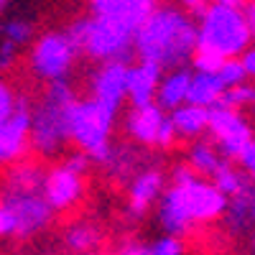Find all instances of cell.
I'll return each mask as SVG.
<instances>
[{"label":"cell","mask_w":255,"mask_h":255,"mask_svg":"<svg viewBox=\"0 0 255 255\" xmlns=\"http://www.w3.org/2000/svg\"><path fill=\"white\" fill-rule=\"evenodd\" d=\"M8 166L10 168L0 184L3 238H33L44 232L56 217L44 194L46 168L31 161H15Z\"/></svg>","instance_id":"6da1fadb"},{"label":"cell","mask_w":255,"mask_h":255,"mask_svg":"<svg viewBox=\"0 0 255 255\" xmlns=\"http://www.w3.org/2000/svg\"><path fill=\"white\" fill-rule=\"evenodd\" d=\"M227 207V197L212 184L209 179L199 176L189 163L174 168V179L158 197L156 220L166 235L184 238L191 225L209 222L222 217Z\"/></svg>","instance_id":"7a4b0ae2"},{"label":"cell","mask_w":255,"mask_h":255,"mask_svg":"<svg viewBox=\"0 0 255 255\" xmlns=\"http://www.w3.org/2000/svg\"><path fill=\"white\" fill-rule=\"evenodd\" d=\"M194 54L197 20L179 8H153L135 33V56L156 64L161 72L189 67Z\"/></svg>","instance_id":"3957f363"},{"label":"cell","mask_w":255,"mask_h":255,"mask_svg":"<svg viewBox=\"0 0 255 255\" xmlns=\"http://www.w3.org/2000/svg\"><path fill=\"white\" fill-rule=\"evenodd\" d=\"M253 41L248 15L238 5L212 3L199 10L194 69H215L225 59H238Z\"/></svg>","instance_id":"277c9868"},{"label":"cell","mask_w":255,"mask_h":255,"mask_svg":"<svg viewBox=\"0 0 255 255\" xmlns=\"http://www.w3.org/2000/svg\"><path fill=\"white\" fill-rule=\"evenodd\" d=\"M77 95L69 79L49 82L44 95L31 105L28 145L41 158H54L72 143V108Z\"/></svg>","instance_id":"5b68a950"},{"label":"cell","mask_w":255,"mask_h":255,"mask_svg":"<svg viewBox=\"0 0 255 255\" xmlns=\"http://www.w3.org/2000/svg\"><path fill=\"white\" fill-rule=\"evenodd\" d=\"M72 41L82 54H87L95 61H125L130 64L135 54V33L128 31L108 18L100 15H84L77 18L67 28Z\"/></svg>","instance_id":"8992f818"},{"label":"cell","mask_w":255,"mask_h":255,"mask_svg":"<svg viewBox=\"0 0 255 255\" xmlns=\"http://www.w3.org/2000/svg\"><path fill=\"white\" fill-rule=\"evenodd\" d=\"M115 110L105 108L102 102L92 97L77 100L72 108V143L97 163L113 143L110 135L115 128Z\"/></svg>","instance_id":"52a82bcc"},{"label":"cell","mask_w":255,"mask_h":255,"mask_svg":"<svg viewBox=\"0 0 255 255\" xmlns=\"http://www.w3.org/2000/svg\"><path fill=\"white\" fill-rule=\"evenodd\" d=\"M79 49L67 31H49L33 41L28 51V69L38 82L69 79Z\"/></svg>","instance_id":"ba28073f"},{"label":"cell","mask_w":255,"mask_h":255,"mask_svg":"<svg viewBox=\"0 0 255 255\" xmlns=\"http://www.w3.org/2000/svg\"><path fill=\"white\" fill-rule=\"evenodd\" d=\"M207 133L212 135V143L217 145V151L227 161H238L240 151L253 138V128H250L248 118L240 110L217 102L215 108H209V128H207Z\"/></svg>","instance_id":"9c48e42d"},{"label":"cell","mask_w":255,"mask_h":255,"mask_svg":"<svg viewBox=\"0 0 255 255\" xmlns=\"http://www.w3.org/2000/svg\"><path fill=\"white\" fill-rule=\"evenodd\" d=\"M125 130L135 143L148 148H168L176 138L171 118L156 102L143 105V108H130L125 118Z\"/></svg>","instance_id":"30bf717a"},{"label":"cell","mask_w":255,"mask_h":255,"mask_svg":"<svg viewBox=\"0 0 255 255\" xmlns=\"http://www.w3.org/2000/svg\"><path fill=\"white\" fill-rule=\"evenodd\" d=\"M31 105L33 100L28 95H18L15 110L0 125V166L23 158L28 148V133H31Z\"/></svg>","instance_id":"8fae6325"},{"label":"cell","mask_w":255,"mask_h":255,"mask_svg":"<svg viewBox=\"0 0 255 255\" xmlns=\"http://www.w3.org/2000/svg\"><path fill=\"white\" fill-rule=\"evenodd\" d=\"M166 189V174L161 166H143L133 174L130 184H128V212L133 220H140L148 215L158 197Z\"/></svg>","instance_id":"7c38bea8"},{"label":"cell","mask_w":255,"mask_h":255,"mask_svg":"<svg viewBox=\"0 0 255 255\" xmlns=\"http://www.w3.org/2000/svg\"><path fill=\"white\" fill-rule=\"evenodd\" d=\"M125 61H102V67L95 69V74L90 77V97L102 102L105 108L120 113L125 102Z\"/></svg>","instance_id":"4fadbf2b"},{"label":"cell","mask_w":255,"mask_h":255,"mask_svg":"<svg viewBox=\"0 0 255 255\" xmlns=\"http://www.w3.org/2000/svg\"><path fill=\"white\" fill-rule=\"evenodd\" d=\"M156 8V0H90V13L138 33L143 20Z\"/></svg>","instance_id":"5bb4252c"},{"label":"cell","mask_w":255,"mask_h":255,"mask_svg":"<svg viewBox=\"0 0 255 255\" xmlns=\"http://www.w3.org/2000/svg\"><path fill=\"white\" fill-rule=\"evenodd\" d=\"M44 194L54 212H64L82 197V174L72 171L67 163H59L46 171L44 179Z\"/></svg>","instance_id":"9a60e30c"},{"label":"cell","mask_w":255,"mask_h":255,"mask_svg":"<svg viewBox=\"0 0 255 255\" xmlns=\"http://www.w3.org/2000/svg\"><path fill=\"white\" fill-rule=\"evenodd\" d=\"M222 225L227 235H248L255 232V181H245L240 191L227 197V207L222 212Z\"/></svg>","instance_id":"2e32d148"},{"label":"cell","mask_w":255,"mask_h":255,"mask_svg":"<svg viewBox=\"0 0 255 255\" xmlns=\"http://www.w3.org/2000/svg\"><path fill=\"white\" fill-rule=\"evenodd\" d=\"M161 82V69L151 61H138L128 64L125 74V100L130 102V108H143L156 100V90Z\"/></svg>","instance_id":"e0dca14e"},{"label":"cell","mask_w":255,"mask_h":255,"mask_svg":"<svg viewBox=\"0 0 255 255\" xmlns=\"http://www.w3.org/2000/svg\"><path fill=\"white\" fill-rule=\"evenodd\" d=\"M225 92H227V87H225L217 67L215 69H194L191 72V84H189L186 102L209 110V108H215V105L222 100Z\"/></svg>","instance_id":"ac0fdd59"},{"label":"cell","mask_w":255,"mask_h":255,"mask_svg":"<svg viewBox=\"0 0 255 255\" xmlns=\"http://www.w3.org/2000/svg\"><path fill=\"white\" fill-rule=\"evenodd\" d=\"M191 67H176V69H168L166 74H161L158 82V90H156V105L163 108L166 113L176 110L179 105L186 102L189 95V84H191Z\"/></svg>","instance_id":"d6986e66"},{"label":"cell","mask_w":255,"mask_h":255,"mask_svg":"<svg viewBox=\"0 0 255 255\" xmlns=\"http://www.w3.org/2000/svg\"><path fill=\"white\" fill-rule=\"evenodd\" d=\"M168 118H171V125H174V135L184 138V140L202 138L209 128V110L197 108V105H189V102L179 105L176 110H171Z\"/></svg>","instance_id":"ffe728a7"},{"label":"cell","mask_w":255,"mask_h":255,"mask_svg":"<svg viewBox=\"0 0 255 255\" xmlns=\"http://www.w3.org/2000/svg\"><path fill=\"white\" fill-rule=\"evenodd\" d=\"M186 163L194 168V171L204 179H212L220 168L227 163V158L217 151V145L212 140H189V148H186Z\"/></svg>","instance_id":"44dd1931"},{"label":"cell","mask_w":255,"mask_h":255,"mask_svg":"<svg viewBox=\"0 0 255 255\" xmlns=\"http://www.w3.org/2000/svg\"><path fill=\"white\" fill-rule=\"evenodd\" d=\"M97 163L102 168H108L110 174L120 176V179L130 176L138 168H143V158L138 156V151H133V148L125 145V143H110V148L102 153V158Z\"/></svg>","instance_id":"7402d4cb"},{"label":"cell","mask_w":255,"mask_h":255,"mask_svg":"<svg viewBox=\"0 0 255 255\" xmlns=\"http://www.w3.org/2000/svg\"><path fill=\"white\" fill-rule=\"evenodd\" d=\"M102 235L92 222H74L64 230V248L72 250L74 255H90L100 245Z\"/></svg>","instance_id":"603a6c76"},{"label":"cell","mask_w":255,"mask_h":255,"mask_svg":"<svg viewBox=\"0 0 255 255\" xmlns=\"http://www.w3.org/2000/svg\"><path fill=\"white\" fill-rule=\"evenodd\" d=\"M220 102L227 105V108L240 110V113H250V115H255V84H248V82L238 84V87L227 90V92L222 95Z\"/></svg>","instance_id":"cb8c5ba5"},{"label":"cell","mask_w":255,"mask_h":255,"mask_svg":"<svg viewBox=\"0 0 255 255\" xmlns=\"http://www.w3.org/2000/svg\"><path fill=\"white\" fill-rule=\"evenodd\" d=\"M209 181L215 184V186L222 191L225 197H232L235 191H240V189L245 186L248 176L240 171V168H235V166H232V161H227V163H225V166H222L220 171H217L215 176H212Z\"/></svg>","instance_id":"d4e9b609"},{"label":"cell","mask_w":255,"mask_h":255,"mask_svg":"<svg viewBox=\"0 0 255 255\" xmlns=\"http://www.w3.org/2000/svg\"><path fill=\"white\" fill-rule=\"evenodd\" d=\"M0 38H5V41H10V44H15L18 49H23L33 38V26L23 18H10L0 26Z\"/></svg>","instance_id":"484cf974"},{"label":"cell","mask_w":255,"mask_h":255,"mask_svg":"<svg viewBox=\"0 0 255 255\" xmlns=\"http://www.w3.org/2000/svg\"><path fill=\"white\" fill-rule=\"evenodd\" d=\"M143 255H184V243L176 235H163L153 243L143 245Z\"/></svg>","instance_id":"4316f807"},{"label":"cell","mask_w":255,"mask_h":255,"mask_svg":"<svg viewBox=\"0 0 255 255\" xmlns=\"http://www.w3.org/2000/svg\"><path fill=\"white\" fill-rule=\"evenodd\" d=\"M217 72H220V77H222V82H225L227 90H232V87H238V84L248 82L240 59H225L220 67H217Z\"/></svg>","instance_id":"83f0119b"},{"label":"cell","mask_w":255,"mask_h":255,"mask_svg":"<svg viewBox=\"0 0 255 255\" xmlns=\"http://www.w3.org/2000/svg\"><path fill=\"white\" fill-rule=\"evenodd\" d=\"M15 102H18V92L10 87L8 82L0 79V125L10 118V113L15 110Z\"/></svg>","instance_id":"f1b7e54d"},{"label":"cell","mask_w":255,"mask_h":255,"mask_svg":"<svg viewBox=\"0 0 255 255\" xmlns=\"http://www.w3.org/2000/svg\"><path fill=\"white\" fill-rule=\"evenodd\" d=\"M238 163H240V171H243L250 181H255V135L248 140V145L240 151Z\"/></svg>","instance_id":"f546056e"},{"label":"cell","mask_w":255,"mask_h":255,"mask_svg":"<svg viewBox=\"0 0 255 255\" xmlns=\"http://www.w3.org/2000/svg\"><path fill=\"white\" fill-rule=\"evenodd\" d=\"M18 46L15 44H10V41H5V38H0V72H8L13 64H15V59H18Z\"/></svg>","instance_id":"4dcf8cb0"},{"label":"cell","mask_w":255,"mask_h":255,"mask_svg":"<svg viewBox=\"0 0 255 255\" xmlns=\"http://www.w3.org/2000/svg\"><path fill=\"white\" fill-rule=\"evenodd\" d=\"M240 64H243V72L248 79H255V46H248L240 56Z\"/></svg>","instance_id":"1f68e13d"},{"label":"cell","mask_w":255,"mask_h":255,"mask_svg":"<svg viewBox=\"0 0 255 255\" xmlns=\"http://www.w3.org/2000/svg\"><path fill=\"white\" fill-rule=\"evenodd\" d=\"M245 15H248L250 31H253V36H255V0H250V3H248V10H245Z\"/></svg>","instance_id":"d6a6232c"},{"label":"cell","mask_w":255,"mask_h":255,"mask_svg":"<svg viewBox=\"0 0 255 255\" xmlns=\"http://www.w3.org/2000/svg\"><path fill=\"white\" fill-rule=\"evenodd\" d=\"M181 3L189 8V10H194V13H199V10H204V5H207V0H181Z\"/></svg>","instance_id":"836d02e7"},{"label":"cell","mask_w":255,"mask_h":255,"mask_svg":"<svg viewBox=\"0 0 255 255\" xmlns=\"http://www.w3.org/2000/svg\"><path fill=\"white\" fill-rule=\"evenodd\" d=\"M92 255V253H90ZM118 255H143V245H128V248H123Z\"/></svg>","instance_id":"e575fe53"},{"label":"cell","mask_w":255,"mask_h":255,"mask_svg":"<svg viewBox=\"0 0 255 255\" xmlns=\"http://www.w3.org/2000/svg\"><path fill=\"white\" fill-rule=\"evenodd\" d=\"M248 248H250V255H255V232H250V243H248Z\"/></svg>","instance_id":"d590c367"},{"label":"cell","mask_w":255,"mask_h":255,"mask_svg":"<svg viewBox=\"0 0 255 255\" xmlns=\"http://www.w3.org/2000/svg\"><path fill=\"white\" fill-rule=\"evenodd\" d=\"M0 238H3V204H0Z\"/></svg>","instance_id":"8d00e7d4"},{"label":"cell","mask_w":255,"mask_h":255,"mask_svg":"<svg viewBox=\"0 0 255 255\" xmlns=\"http://www.w3.org/2000/svg\"><path fill=\"white\" fill-rule=\"evenodd\" d=\"M8 3H10V0H0V15H3V10L8 8Z\"/></svg>","instance_id":"74e56055"}]
</instances>
